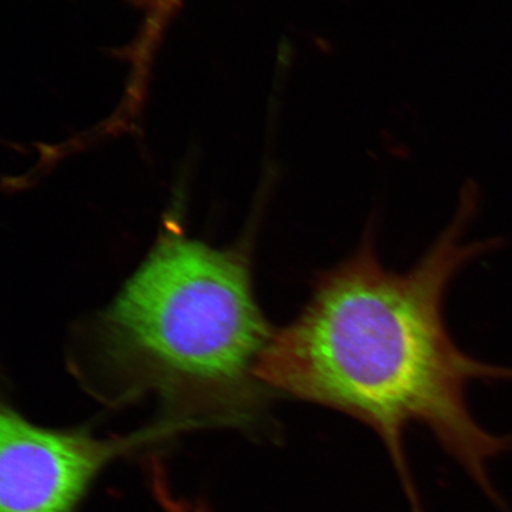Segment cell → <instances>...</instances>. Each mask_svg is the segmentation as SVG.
<instances>
[{"label": "cell", "mask_w": 512, "mask_h": 512, "mask_svg": "<svg viewBox=\"0 0 512 512\" xmlns=\"http://www.w3.org/2000/svg\"><path fill=\"white\" fill-rule=\"evenodd\" d=\"M473 200L466 191L456 219L405 272L382 264L370 226L354 254L316 275L303 310L273 332L255 367L267 388L371 428L413 504L403 437L414 422L426 426L494 499L486 465L512 445L482 430L465 398L467 383L512 371L464 354L445 322L447 288L480 248L462 240Z\"/></svg>", "instance_id": "1"}, {"label": "cell", "mask_w": 512, "mask_h": 512, "mask_svg": "<svg viewBox=\"0 0 512 512\" xmlns=\"http://www.w3.org/2000/svg\"><path fill=\"white\" fill-rule=\"evenodd\" d=\"M102 332L114 367L175 412L179 405L184 428H251L264 415L255 367L274 331L245 254L164 236L108 309Z\"/></svg>", "instance_id": "2"}, {"label": "cell", "mask_w": 512, "mask_h": 512, "mask_svg": "<svg viewBox=\"0 0 512 512\" xmlns=\"http://www.w3.org/2000/svg\"><path fill=\"white\" fill-rule=\"evenodd\" d=\"M177 432L163 422L128 437L32 424L11 407L0 414V512H76L115 459Z\"/></svg>", "instance_id": "3"}, {"label": "cell", "mask_w": 512, "mask_h": 512, "mask_svg": "<svg viewBox=\"0 0 512 512\" xmlns=\"http://www.w3.org/2000/svg\"><path fill=\"white\" fill-rule=\"evenodd\" d=\"M182 512H208V511L204 510V509H188V510H184Z\"/></svg>", "instance_id": "4"}]
</instances>
